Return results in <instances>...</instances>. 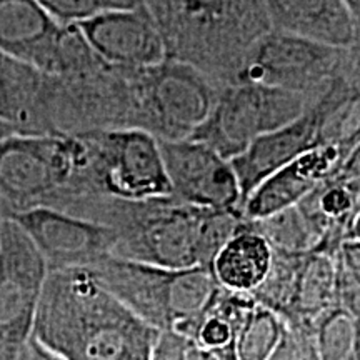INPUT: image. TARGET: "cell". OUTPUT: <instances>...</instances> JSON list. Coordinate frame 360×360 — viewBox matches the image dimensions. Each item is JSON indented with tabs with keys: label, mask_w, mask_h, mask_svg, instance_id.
I'll use <instances>...</instances> for the list:
<instances>
[{
	"label": "cell",
	"mask_w": 360,
	"mask_h": 360,
	"mask_svg": "<svg viewBox=\"0 0 360 360\" xmlns=\"http://www.w3.org/2000/svg\"><path fill=\"white\" fill-rule=\"evenodd\" d=\"M62 212L112 229L114 257L165 269L212 267L244 220L242 212L200 209L174 195L146 200L84 197Z\"/></svg>",
	"instance_id": "1"
},
{
	"label": "cell",
	"mask_w": 360,
	"mask_h": 360,
	"mask_svg": "<svg viewBox=\"0 0 360 360\" xmlns=\"http://www.w3.org/2000/svg\"><path fill=\"white\" fill-rule=\"evenodd\" d=\"M159 330L105 290L89 269L49 272L32 337L64 360H124Z\"/></svg>",
	"instance_id": "2"
},
{
	"label": "cell",
	"mask_w": 360,
	"mask_h": 360,
	"mask_svg": "<svg viewBox=\"0 0 360 360\" xmlns=\"http://www.w3.org/2000/svg\"><path fill=\"white\" fill-rule=\"evenodd\" d=\"M165 58L219 85L233 84L250 49L272 30L264 0H143Z\"/></svg>",
	"instance_id": "3"
},
{
	"label": "cell",
	"mask_w": 360,
	"mask_h": 360,
	"mask_svg": "<svg viewBox=\"0 0 360 360\" xmlns=\"http://www.w3.org/2000/svg\"><path fill=\"white\" fill-rule=\"evenodd\" d=\"M89 270L103 289L155 330H174L192 340L222 290L212 267L165 269L110 255Z\"/></svg>",
	"instance_id": "4"
},
{
	"label": "cell",
	"mask_w": 360,
	"mask_h": 360,
	"mask_svg": "<svg viewBox=\"0 0 360 360\" xmlns=\"http://www.w3.org/2000/svg\"><path fill=\"white\" fill-rule=\"evenodd\" d=\"M220 85L193 67L165 60L119 72V129L160 142L191 139L205 122Z\"/></svg>",
	"instance_id": "5"
},
{
	"label": "cell",
	"mask_w": 360,
	"mask_h": 360,
	"mask_svg": "<svg viewBox=\"0 0 360 360\" xmlns=\"http://www.w3.org/2000/svg\"><path fill=\"white\" fill-rule=\"evenodd\" d=\"M74 137V186L51 209L65 210L84 197L146 200L172 195L160 142L154 135L135 129H98Z\"/></svg>",
	"instance_id": "6"
},
{
	"label": "cell",
	"mask_w": 360,
	"mask_h": 360,
	"mask_svg": "<svg viewBox=\"0 0 360 360\" xmlns=\"http://www.w3.org/2000/svg\"><path fill=\"white\" fill-rule=\"evenodd\" d=\"M74 135L11 134L0 141V202L7 217L35 207H56L74 186Z\"/></svg>",
	"instance_id": "7"
},
{
	"label": "cell",
	"mask_w": 360,
	"mask_h": 360,
	"mask_svg": "<svg viewBox=\"0 0 360 360\" xmlns=\"http://www.w3.org/2000/svg\"><path fill=\"white\" fill-rule=\"evenodd\" d=\"M315 101L260 84L220 85L212 110L191 139L232 160L259 137L299 119Z\"/></svg>",
	"instance_id": "8"
},
{
	"label": "cell",
	"mask_w": 360,
	"mask_h": 360,
	"mask_svg": "<svg viewBox=\"0 0 360 360\" xmlns=\"http://www.w3.org/2000/svg\"><path fill=\"white\" fill-rule=\"evenodd\" d=\"M250 295L285 326L312 335L315 323L339 304V254L272 250L267 277Z\"/></svg>",
	"instance_id": "9"
},
{
	"label": "cell",
	"mask_w": 360,
	"mask_h": 360,
	"mask_svg": "<svg viewBox=\"0 0 360 360\" xmlns=\"http://www.w3.org/2000/svg\"><path fill=\"white\" fill-rule=\"evenodd\" d=\"M0 52L47 75L89 70L98 62L75 25H62L37 0H0Z\"/></svg>",
	"instance_id": "10"
},
{
	"label": "cell",
	"mask_w": 360,
	"mask_h": 360,
	"mask_svg": "<svg viewBox=\"0 0 360 360\" xmlns=\"http://www.w3.org/2000/svg\"><path fill=\"white\" fill-rule=\"evenodd\" d=\"M347 60V49L270 30L250 49L233 84H260L319 98Z\"/></svg>",
	"instance_id": "11"
},
{
	"label": "cell",
	"mask_w": 360,
	"mask_h": 360,
	"mask_svg": "<svg viewBox=\"0 0 360 360\" xmlns=\"http://www.w3.org/2000/svg\"><path fill=\"white\" fill-rule=\"evenodd\" d=\"M47 276L37 247L6 217L0 232V360H20L32 339Z\"/></svg>",
	"instance_id": "12"
},
{
	"label": "cell",
	"mask_w": 360,
	"mask_h": 360,
	"mask_svg": "<svg viewBox=\"0 0 360 360\" xmlns=\"http://www.w3.org/2000/svg\"><path fill=\"white\" fill-rule=\"evenodd\" d=\"M12 219L29 236L47 264L49 272L92 269L114 255L115 233L105 225L75 215L35 207L13 214Z\"/></svg>",
	"instance_id": "13"
},
{
	"label": "cell",
	"mask_w": 360,
	"mask_h": 360,
	"mask_svg": "<svg viewBox=\"0 0 360 360\" xmlns=\"http://www.w3.org/2000/svg\"><path fill=\"white\" fill-rule=\"evenodd\" d=\"M160 148L174 197L200 209L242 212L244 199L231 160L195 139L160 142Z\"/></svg>",
	"instance_id": "14"
},
{
	"label": "cell",
	"mask_w": 360,
	"mask_h": 360,
	"mask_svg": "<svg viewBox=\"0 0 360 360\" xmlns=\"http://www.w3.org/2000/svg\"><path fill=\"white\" fill-rule=\"evenodd\" d=\"M98 60L114 67H147L165 60L160 32L147 7L102 12L75 24Z\"/></svg>",
	"instance_id": "15"
},
{
	"label": "cell",
	"mask_w": 360,
	"mask_h": 360,
	"mask_svg": "<svg viewBox=\"0 0 360 360\" xmlns=\"http://www.w3.org/2000/svg\"><path fill=\"white\" fill-rule=\"evenodd\" d=\"M321 125V115L314 102L294 122L262 135L242 154L233 157L231 164L236 170L244 202L270 175L305 152L322 147Z\"/></svg>",
	"instance_id": "16"
},
{
	"label": "cell",
	"mask_w": 360,
	"mask_h": 360,
	"mask_svg": "<svg viewBox=\"0 0 360 360\" xmlns=\"http://www.w3.org/2000/svg\"><path fill=\"white\" fill-rule=\"evenodd\" d=\"M349 148L322 146L305 152L299 159L270 175L250 193L242 205L247 220H259L300 204L319 184L339 167Z\"/></svg>",
	"instance_id": "17"
},
{
	"label": "cell",
	"mask_w": 360,
	"mask_h": 360,
	"mask_svg": "<svg viewBox=\"0 0 360 360\" xmlns=\"http://www.w3.org/2000/svg\"><path fill=\"white\" fill-rule=\"evenodd\" d=\"M274 30L350 49L354 29L344 0H264Z\"/></svg>",
	"instance_id": "18"
},
{
	"label": "cell",
	"mask_w": 360,
	"mask_h": 360,
	"mask_svg": "<svg viewBox=\"0 0 360 360\" xmlns=\"http://www.w3.org/2000/svg\"><path fill=\"white\" fill-rule=\"evenodd\" d=\"M49 75L0 52V120L19 134L52 135L47 120Z\"/></svg>",
	"instance_id": "19"
},
{
	"label": "cell",
	"mask_w": 360,
	"mask_h": 360,
	"mask_svg": "<svg viewBox=\"0 0 360 360\" xmlns=\"http://www.w3.org/2000/svg\"><path fill=\"white\" fill-rule=\"evenodd\" d=\"M272 247L242 220L238 231L225 242L212 262V272L224 289L252 294L267 277Z\"/></svg>",
	"instance_id": "20"
},
{
	"label": "cell",
	"mask_w": 360,
	"mask_h": 360,
	"mask_svg": "<svg viewBox=\"0 0 360 360\" xmlns=\"http://www.w3.org/2000/svg\"><path fill=\"white\" fill-rule=\"evenodd\" d=\"M245 222L252 231L267 240L272 250L285 252V254L328 252L323 233L299 205L289 207L259 220L245 219Z\"/></svg>",
	"instance_id": "21"
},
{
	"label": "cell",
	"mask_w": 360,
	"mask_h": 360,
	"mask_svg": "<svg viewBox=\"0 0 360 360\" xmlns=\"http://www.w3.org/2000/svg\"><path fill=\"white\" fill-rule=\"evenodd\" d=\"M312 337L321 360H360V323L340 304L315 323Z\"/></svg>",
	"instance_id": "22"
},
{
	"label": "cell",
	"mask_w": 360,
	"mask_h": 360,
	"mask_svg": "<svg viewBox=\"0 0 360 360\" xmlns=\"http://www.w3.org/2000/svg\"><path fill=\"white\" fill-rule=\"evenodd\" d=\"M285 322L272 310L255 302L242 322L236 339L238 360H267L282 339Z\"/></svg>",
	"instance_id": "23"
},
{
	"label": "cell",
	"mask_w": 360,
	"mask_h": 360,
	"mask_svg": "<svg viewBox=\"0 0 360 360\" xmlns=\"http://www.w3.org/2000/svg\"><path fill=\"white\" fill-rule=\"evenodd\" d=\"M39 6L62 25H75L102 12L142 6L143 0H37Z\"/></svg>",
	"instance_id": "24"
},
{
	"label": "cell",
	"mask_w": 360,
	"mask_h": 360,
	"mask_svg": "<svg viewBox=\"0 0 360 360\" xmlns=\"http://www.w3.org/2000/svg\"><path fill=\"white\" fill-rule=\"evenodd\" d=\"M150 360H220L214 350L174 330H162L152 345Z\"/></svg>",
	"instance_id": "25"
},
{
	"label": "cell",
	"mask_w": 360,
	"mask_h": 360,
	"mask_svg": "<svg viewBox=\"0 0 360 360\" xmlns=\"http://www.w3.org/2000/svg\"><path fill=\"white\" fill-rule=\"evenodd\" d=\"M267 360H321V357L312 335L285 326L281 342Z\"/></svg>",
	"instance_id": "26"
},
{
	"label": "cell",
	"mask_w": 360,
	"mask_h": 360,
	"mask_svg": "<svg viewBox=\"0 0 360 360\" xmlns=\"http://www.w3.org/2000/svg\"><path fill=\"white\" fill-rule=\"evenodd\" d=\"M339 304L360 323V281L342 267L339 259Z\"/></svg>",
	"instance_id": "27"
},
{
	"label": "cell",
	"mask_w": 360,
	"mask_h": 360,
	"mask_svg": "<svg viewBox=\"0 0 360 360\" xmlns=\"http://www.w3.org/2000/svg\"><path fill=\"white\" fill-rule=\"evenodd\" d=\"M339 259L342 267L347 270L350 276L360 281V242L345 240L340 247Z\"/></svg>",
	"instance_id": "28"
},
{
	"label": "cell",
	"mask_w": 360,
	"mask_h": 360,
	"mask_svg": "<svg viewBox=\"0 0 360 360\" xmlns=\"http://www.w3.org/2000/svg\"><path fill=\"white\" fill-rule=\"evenodd\" d=\"M344 2L347 6L354 29V44L349 49V52L360 60V0H344Z\"/></svg>",
	"instance_id": "29"
},
{
	"label": "cell",
	"mask_w": 360,
	"mask_h": 360,
	"mask_svg": "<svg viewBox=\"0 0 360 360\" xmlns=\"http://www.w3.org/2000/svg\"><path fill=\"white\" fill-rule=\"evenodd\" d=\"M27 349H29V352L32 355L34 360H64L58 357V355L51 352L49 349H45L40 342L34 339V337L29 340V344H27Z\"/></svg>",
	"instance_id": "30"
},
{
	"label": "cell",
	"mask_w": 360,
	"mask_h": 360,
	"mask_svg": "<svg viewBox=\"0 0 360 360\" xmlns=\"http://www.w3.org/2000/svg\"><path fill=\"white\" fill-rule=\"evenodd\" d=\"M347 240H359L360 242V204H359L357 214H355V217L352 220V225H350Z\"/></svg>",
	"instance_id": "31"
},
{
	"label": "cell",
	"mask_w": 360,
	"mask_h": 360,
	"mask_svg": "<svg viewBox=\"0 0 360 360\" xmlns=\"http://www.w3.org/2000/svg\"><path fill=\"white\" fill-rule=\"evenodd\" d=\"M150 352H152V347L139 349L135 350V352L129 354L124 360H150Z\"/></svg>",
	"instance_id": "32"
},
{
	"label": "cell",
	"mask_w": 360,
	"mask_h": 360,
	"mask_svg": "<svg viewBox=\"0 0 360 360\" xmlns=\"http://www.w3.org/2000/svg\"><path fill=\"white\" fill-rule=\"evenodd\" d=\"M6 210H4V205L2 202H0V232H2V225H4V220H6Z\"/></svg>",
	"instance_id": "33"
},
{
	"label": "cell",
	"mask_w": 360,
	"mask_h": 360,
	"mask_svg": "<svg viewBox=\"0 0 360 360\" xmlns=\"http://www.w3.org/2000/svg\"><path fill=\"white\" fill-rule=\"evenodd\" d=\"M20 360H34L32 355H30V352H29V349L24 350V354L20 355Z\"/></svg>",
	"instance_id": "34"
}]
</instances>
